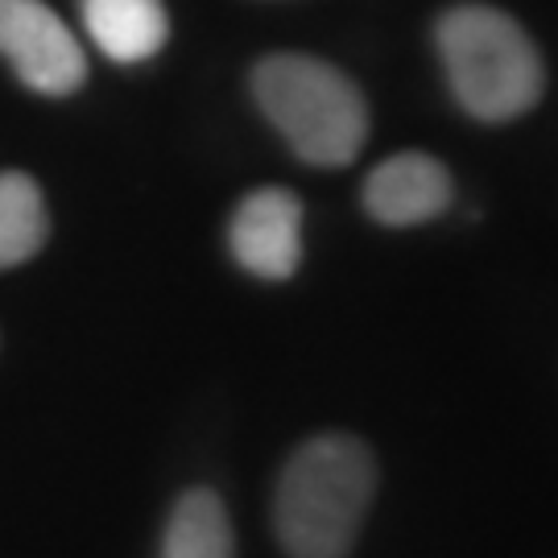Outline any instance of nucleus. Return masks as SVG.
Instances as JSON below:
<instances>
[{
  "instance_id": "nucleus-5",
  "label": "nucleus",
  "mask_w": 558,
  "mask_h": 558,
  "mask_svg": "<svg viewBox=\"0 0 558 558\" xmlns=\"http://www.w3.org/2000/svg\"><path fill=\"white\" fill-rule=\"evenodd\" d=\"M228 248L244 274L286 281L302 265V203L286 186H257L228 220Z\"/></svg>"
},
{
  "instance_id": "nucleus-1",
  "label": "nucleus",
  "mask_w": 558,
  "mask_h": 558,
  "mask_svg": "<svg viewBox=\"0 0 558 558\" xmlns=\"http://www.w3.org/2000/svg\"><path fill=\"white\" fill-rule=\"evenodd\" d=\"M377 500V456L348 430L315 435L281 463L274 534L286 558H352Z\"/></svg>"
},
{
  "instance_id": "nucleus-8",
  "label": "nucleus",
  "mask_w": 558,
  "mask_h": 558,
  "mask_svg": "<svg viewBox=\"0 0 558 558\" xmlns=\"http://www.w3.org/2000/svg\"><path fill=\"white\" fill-rule=\"evenodd\" d=\"M161 558H236L228 505L216 488H186L161 530Z\"/></svg>"
},
{
  "instance_id": "nucleus-2",
  "label": "nucleus",
  "mask_w": 558,
  "mask_h": 558,
  "mask_svg": "<svg viewBox=\"0 0 558 558\" xmlns=\"http://www.w3.org/2000/svg\"><path fill=\"white\" fill-rule=\"evenodd\" d=\"M248 87L260 117L278 129L299 161L339 170L360 158L368 141V104L339 66L281 50L253 66Z\"/></svg>"
},
{
  "instance_id": "nucleus-7",
  "label": "nucleus",
  "mask_w": 558,
  "mask_h": 558,
  "mask_svg": "<svg viewBox=\"0 0 558 558\" xmlns=\"http://www.w3.org/2000/svg\"><path fill=\"white\" fill-rule=\"evenodd\" d=\"M80 13L87 38L120 66L149 62L170 41V13L161 0H80Z\"/></svg>"
},
{
  "instance_id": "nucleus-3",
  "label": "nucleus",
  "mask_w": 558,
  "mask_h": 558,
  "mask_svg": "<svg viewBox=\"0 0 558 558\" xmlns=\"http://www.w3.org/2000/svg\"><path fill=\"white\" fill-rule=\"evenodd\" d=\"M451 96L484 124L525 117L542 100L546 71L538 46L509 13L493 4H456L435 25Z\"/></svg>"
},
{
  "instance_id": "nucleus-9",
  "label": "nucleus",
  "mask_w": 558,
  "mask_h": 558,
  "mask_svg": "<svg viewBox=\"0 0 558 558\" xmlns=\"http://www.w3.org/2000/svg\"><path fill=\"white\" fill-rule=\"evenodd\" d=\"M50 240V211L34 174L0 170V269L34 260Z\"/></svg>"
},
{
  "instance_id": "nucleus-4",
  "label": "nucleus",
  "mask_w": 558,
  "mask_h": 558,
  "mask_svg": "<svg viewBox=\"0 0 558 558\" xmlns=\"http://www.w3.org/2000/svg\"><path fill=\"white\" fill-rule=\"evenodd\" d=\"M0 59L34 96H75L87 83V54L46 0H0Z\"/></svg>"
},
{
  "instance_id": "nucleus-6",
  "label": "nucleus",
  "mask_w": 558,
  "mask_h": 558,
  "mask_svg": "<svg viewBox=\"0 0 558 558\" xmlns=\"http://www.w3.org/2000/svg\"><path fill=\"white\" fill-rule=\"evenodd\" d=\"M451 170L422 149L385 158L364 179V211L385 228H418L426 220H439L451 207Z\"/></svg>"
}]
</instances>
